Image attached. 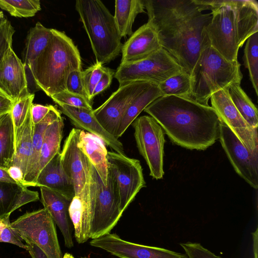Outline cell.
<instances>
[{
  "label": "cell",
  "instance_id": "cell-1",
  "mask_svg": "<svg viewBox=\"0 0 258 258\" xmlns=\"http://www.w3.org/2000/svg\"><path fill=\"white\" fill-rule=\"evenodd\" d=\"M147 23L163 48L190 76L202 50L210 46L205 29L212 19L200 0H143Z\"/></svg>",
  "mask_w": 258,
  "mask_h": 258
},
{
  "label": "cell",
  "instance_id": "cell-2",
  "mask_svg": "<svg viewBox=\"0 0 258 258\" xmlns=\"http://www.w3.org/2000/svg\"><path fill=\"white\" fill-rule=\"evenodd\" d=\"M154 118L176 145L205 150L219 138L220 118L209 105L186 97L163 96L144 110Z\"/></svg>",
  "mask_w": 258,
  "mask_h": 258
},
{
  "label": "cell",
  "instance_id": "cell-3",
  "mask_svg": "<svg viewBox=\"0 0 258 258\" xmlns=\"http://www.w3.org/2000/svg\"><path fill=\"white\" fill-rule=\"evenodd\" d=\"M211 11L205 29L209 45L229 61L237 60L246 40L258 32V3L255 0H200Z\"/></svg>",
  "mask_w": 258,
  "mask_h": 258
},
{
  "label": "cell",
  "instance_id": "cell-4",
  "mask_svg": "<svg viewBox=\"0 0 258 258\" xmlns=\"http://www.w3.org/2000/svg\"><path fill=\"white\" fill-rule=\"evenodd\" d=\"M47 46L28 68L34 84L48 96L66 91L69 74L82 70L79 49L64 32L52 29Z\"/></svg>",
  "mask_w": 258,
  "mask_h": 258
},
{
  "label": "cell",
  "instance_id": "cell-5",
  "mask_svg": "<svg viewBox=\"0 0 258 258\" xmlns=\"http://www.w3.org/2000/svg\"><path fill=\"white\" fill-rule=\"evenodd\" d=\"M238 60L229 61L211 46L204 48L191 75L190 93L186 98L204 105L215 92L241 83L243 75Z\"/></svg>",
  "mask_w": 258,
  "mask_h": 258
},
{
  "label": "cell",
  "instance_id": "cell-6",
  "mask_svg": "<svg viewBox=\"0 0 258 258\" xmlns=\"http://www.w3.org/2000/svg\"><path fill=\"white\" fill-rule=\"evenodd\" d=\"M75 8L88 36L96 63L103 65L114 60L122 46L114 16L100 0H77Z\"/></svg>",
  "mask_w": 258,
  "mask_h": 258
},
{
  "label": "cell",
  "instance_id": "cell-7",
  "mask_svg": "<svg viewBox=\"0 0 258 258\" xmlns=\"http://www.w3.org/2000/svg\"><path fill=\"white\" fill-rule=\"evenodd\" d=\"M90 183L93 202L90 238L93 239L110 233L123 213L120 210L116 179L109 169L105 185L90 162Z\"/></svg>",
  "mask_w": 258,
  "mask_h": 258
},
{
  "label": "cell",
  "instance_id": "cell-8",
  "mask_svg": "<svg viewBox=\"0 0 258 258\" xmlns=\"http://www.w3.org/2000/svg\"><path fill=\"white\" fill-rule=\"evenodd\" d=\"M183 71L176 59L162 48L141 60L120 63L114 77L118 81L119 87L135 81L159 84Z\"/></svg>",
  "mask_w": 258,
  "mask_h": 258
},
{
  "label": "cell",
  "instance_id": "cell-9",
  "mask_svg": "<svg viewBox=\"0 0 258 258\" xmlns=\"http://www.w3.org/2000/svg\"><path fill=\"white\" fill-rule=\"evenodd\" d=\"M11 225L26 243L36 245L48 258H62L55 223L44 208L25 213Z\"/></svg>",
  "mask_w": 258,
  "mask_h": 258
},
{
  "label": "cell",
  "instance_id": "cell-10",
  "mask_svg": "<svg viewBox=\"0 0 258 258\" xmlns=\"http://www.w3.org/2000/svg\"><path fill=\"white\" fill-rule=\"evenodd\" d=\"M140 154L150 170V175L160 179L164 175V133L156 120L150 115L137 117L132 123Z\"/></svg>",
  "mask_w": 258,
  "mask_h": 258
},
{
  "label": "cell",
  "instance_id": "cell-11",
  "mask_svg": "<svg viewBox=\"0 0 258 258\" xmlns=\"http://www.w3.org/2000/svg\"><path fill=\"white\" fill-rule=\"evenodd\" d=\"M108 169L117 183L120 210L122 213L133 202L137 194L146 186L143 169L139 160L115 152H108Z\"/></svg>",
  "mask_w": 258,
  "mask_h": 258
},
{
  "label": "cell",
  "instance_id": "cell-12",
  "mask_svg": "<svg viewBox=\"0 0 258 258\" xmlns=\"http://www.w3.org/2000/svg\"><path fill=\"white\" fill-rule=\"evenodd\" d=\"M219 139L236 172L252 187L257 189L258 151L248 150L221 120Z\"/></svg>",
  "mask_w": 258,
  "mask_h": 258
},
{
  "label": "cell",
  "instance_id": "cell-13",
  "mask_svg": "<svg viewBox=\"0 0 258 258\" xmlns=\"http://www.w3.org/2000/svg\"><path fill=\"white\" fill-rule=\"evenodd\" d=\"M152 83L135 81L119 87L104 103L93 110L96 119L109 134L115 138L120 121L127 106Z\"/></svg>",
  "mask_w": 258,
  "mask_h": 258
},
{
  "label": "cell",
  "instance_id": "cell-14",
  "mask_svg": "<svg viewBox=\"0 0 258 258\" xmlns=\"http://www.w3.org/2000/svg\"><path fill=\"white\" fill-rule=\"evenodd\" d=\"M228 88L219 90L211 95V107L220 119L248 150L258 151L257 128L250 126L239 113L230 98Z\"/></svg>",
  "mask_w": 258,
  "mask_h": 258
},
{
  "label": "cell",
  "instance_id": "cell-15",
  "mask_svg": "<svg viewBox=\"0 0 258 258\" xmlns=\"http://www.w3.org/2000/svg\"><path fill=\"white\" fill-rule=\"evenodd\" d=\"M90 244L120 258H188L186 254L124 240L115 233L92 239Z\"/></svg>",
  "mask_w": 258,
  "mask_h": 258
},
{
  "label": "cell",
  "instance_id": "cell-16",
  "mask_svg": "<svg viewBox=\"0 0 258 258\" xmlns=\"http://www.w3.org/2000/svg\"><path fill=\"white\" fill-rule=\"evenodd\" d=\"M80 131L76 128L71 131L60 152L62 167L73 181L75 195L84 188L90 171V162L78 146Z\"/></svg>",
  "mask_w": 258,
  "mask_h": 258
},
{
  "label": "cell",
  "instance_id": "cell-17",
  "mask_svg": "<svg viewBox=\"0 0 258 258\" xmlns=\"http://www.w3.org/2000/svg\"><path fill=\"white\" fill-rule=\"evenodd\" d=\"M25 69L13 48L0 65V89L14 102L30 94Z\"/></svg>",
  "mask_w": 258,
  "mask_h": 258
},
{
  "label": "cell",
  "instance_id": "cell-18",
  "mask_svg": "<svg viewBox=\"0 0 258 258\" xmlns=\"http://www.w3.org/2000/svg\"><path fill=\"white\" fill-rule=\"evenodd\" d=\"M90 171L84 188L71 201L69 216L75 230V237L78 243L87 241L91 237L93 215V202L90 189Z\"/></svg>",
  "mask_w": 258,
  "mask_h": 258
},
{
  "label": "cell",
  "instance_id": "cell-19",
  "mask_svg": "<svg viewBox=\"0 0 258 258\" xmlns=\"http://www.w3.org/2000/svg\"><path fill=\"white\" fill-rule=\"evenodd\" d=\"M161 48L155 29L147 23L134 32L122 45L120 64L141 60Z\"/></svg>",
  "mask_w": 258,
  "mask_h": 258
},
{
  "label": "cell",
  "instance_id": "cell-20",
  "mask_svg": "<svg viewBox=\"0 0 258 258\" xmlns=\"http://www.w3.org/2000/svg\"><path fill=\"white\" fill-rule=\"evenodd\" d=\"M59 107L60 111L68 116L76 127L96 136L115 152L124 154L123 144L102 127L95 116L93 109L66 105H59Z\"/></svg>",
  "mask_w": 258,
  "mask_h": 258
},
{
  "label": "cell",
  "instance_id": "cell-21",
  "mask_svg": "<svg viewBox=\"0 0 258 258\" xmlns=\"http://www.w3.org/2000/svg\"><path fill=\"white\" fill-rule=\"evenodd\" d=\"M41 202L59 228L64 239L65 246H74L72 230L70 223L69 207L72 200L61 194L44 187H39Z\"/></svg>",
  "mask_w": 258,
  "mask_h": 258
},
{
  "label": "cell",
  "instance_id": "cell-22",
  "mask_svg": "<svg viewBox=\"0 0 258 258\" xmlns=\"http://www.w3.org/2000/svg\"><path fill=\"white\" fill-rule=\"evenodd\" d=\"M35 186L49 188L72 200L75 196L74 186L62 167L60 152L56 154L40 171Z\"/></svg>",
  "mask_w": 258,
  "mask_h": 258
},
{
  "label": "cell",
  "instance_id": "cell-23",
  "mask_svg": "<svg viewBox=\"0 0 258 258\" xmlns=\"http://www.w3.org/2000/svg\"><path fill=\"white\" fill-rule=\"evenodd\" d=\"M38 200L37 191L20 183L0 181V221L10 218L21 207Z\"/></svg>",
  "mask_w": 258,
  "mask_h": 258
},
{
  "label": "cell",
  "instance_id": "cell-24",
  "mask_svg": "<svg viewBox=\"0 0 258 258\" xmlns=\"http://www.w3.org/2000/svg\"><path fill=\"white\" fill-rule=\"evenodd\" d=\"M78 146L93 165L103 183L107 181V150L104 143L88 132L81 130Z\"/></svg>",
  "mask_w": 258,
  "mask_h": 258
},
{
  "label": "cell",
  "instance_id": "cell-25",
  "mask_svg": "<svg viewBox=\"0 0 258 258\" xmlns=\"http://www.w3.org/2000/svg\"><path fill=\"white\" fill-rule=\"evenodd\" d=\"M61 117L60 111L55 106L52 105L46 116L40 122L34 125L32 152L22 185L26 187L34 186V174L45 132L50 124Z\"/></svg>",
  "mask_w": 258,
  "mask_h": 258
},
{
  "label": "cell",
  "instance_id": "cell-26",
  "mask_svg": "<svg viewBox=\"0 0 258 258\" xmlns=\"http://www.w3.org/2000/svg\"><path fill=\"white\" fill-rule=\"evenodd\" d=\"M63 125V119L61 117L50 124L45 132L34 174V186L40 171L56 154L60 152Z\"/></svg>",
  "mask_w": 258,
  "mask_h": 258
},
{
  "label": "cell",
  "instance_id": "cell-27",
  "mask_svg": "<svg viewBox=\"0 0 258 258\" xmlns=\"http://www.w3.org/2000/svg\"><path fill=\"white\" fill-rule=\"evenodd\" d=\"M163 96L158 84L152 83L130 103L120 121L115 138L118 139L141 112L156 99Z\"/></svg>",
  "mask_w": 258,
  "mask_h": 258
},
{
  "label": "cell",
  "instance_id": "cell-28",
  "mask_svg": "<svg viewBox=\"0 0 258 258\" xmlns=\"http://www.w3.org/2000/svg\"><path fill=\"white\" fill-rule=\"evenodd\" d=\"M52 34V29L38 22L29 31L23 51L24 64L28 69L47 46Z\"/></svg>",
  "mask_w": 258,
  "mask_h": 258
},
{
  "label": "cell",
  "instance_id": "cell-29",
  "mask_svg": "<svg viewBox=\"0 0 258 258\" xmlns=\"http://www.w3.org/2000/svg\"><path fill=\"white\" fill-rule=\"evenodd\" d=\"M33 130L30 112L23 124L15 134V153L12 164L21 170L24 177L31 155Z\"/></svg>",
  "mask_w": 258,
  "mask_h": 258
},
{
  "label": "cell",
  "instance_id": "cell-30",
  "mask_svg": "<svg viewBox=\"0 0 258 258\" xmlns=\"http://www.w3.org/2000/svg\"><path fill=\"white\" fill-rule=\"evenodd\" d=\"M145 12L143 0H116L114 18L122 37L133 34L132 26L137 15Z\"/></svg>",
  "mask_w": 258,
  "mask_h": 258
},
{
  "label": "cell",
  "instance_id": "cell-31",
  "mask_svg": "<svg viewBox=\"0 0 258 258\" xmlns=\"http://www.w3.org/2000/svg\"><path fill=\"white\" fill-rule=\"evenodd\" d=\"M15 153V134L11 112L0 115V167L12 165Z\"/></svg>",
  "mask_w": 258,
  "mask_h": 258
},
{
  "label": "cell",
  "instance_id": "cell-32",
  "mask_svg": "<svg viewBox=\"0 0 258 258\" xmlns=\"http://www.w3.org/2000/svg\"><path fill=\"white\" fill-rule=\"evenodd\" d=\"M229 94L235 107L243 119L252 127L257 128V110L240 86L234 83L228 88Z\"/></svg>",
  "mask_w": 258,
  "mask_h": 258
},
{
  "label": "cell",
  "instance_id": "cell-33",
  "mask_svg": "<svg viewBox=\"0 0 258 258\" xmlns=\"http://www.w3.org/2000/svg\"><path fill=\"white\" fill-rule=\"evenodd\" d=\"M191 76L183 71L174 75L158 84L163 96L187 97L191 89Z\"/></svg>",
  "mask_w": 258,
  "mask_h": 258
},
{
  "label": "cell",
  "instance_id": "cell-34",
  "mask_svg": "<svg viewBox=\"0 0 258 258\" xmlns=\"http://www.w3.org/2000/svg\"><path fill=\"white\" fill-rule=\"evenodd\" d=\"M244 66L248 71L249 79L255 94L258 93V32L247 40L243 56Z\"/></svg>",
  "mask_w": 258,
  "mask_h": 258
},
{
  "label": "cell",
  "instance_id": "cell-35",
  "mask_svg": "<svg viewBox=\"0 0 258 258\" xmlns=\"http://www.w3.org/2000/svg\"><path fill=\"white\" fill-rule=\"evenodd\" d=\"M0 8L19 18L33 17L41 10L39 0H0Z\"/></svg>",
  "mask_w": 258,
  "mask_h": 258
},
{
  "label": "cell",
  "instance_id": "cell-36",
  "mask_svg": "<svg viewBox=\"0 0 258 258\" xmlns=\"http://www.w3.org/2000/svg\"><path fill=\"white\" fill-rule=\"evenodd\" d=\"M34 98V94L30 93L14 103L11 113L15 134L19 131L30 113Z\"/></svg>",
  "mask_w": 258,
  "mask_h": 258
},
{
  "label": "cell",
  "instance_id": "cell-37",
  "mask_svg": "<svg viewBox=\"0 0 258 258\" xmlns=\"http://www.w3.org/2000/svg\"><path fill=\"white\" fill-rule=\"evenodd\" d=\"M15 32L10 22L0 12V65L12 48L13 36Z\"/></svg>",
  "mask_w": 258,
  "mask_h": 258
},
{
  "label": "cell",
  "instance_id": "cell-38",
  "mask_svg": "<svg viewBox=\"0 0 258 258\" xmlns=\"http://www.w3.org/2000/svg\"><path fill=\"white\" fill-rule=\"evenodd\" d=\"M105 67L103 65L95 63L84 71H82V77L84 87L89 100L92 103L93 93L94 88L100 80Z\"/></svg>",
  "mask_w": 258,
  "mask_h": 258
},
{
  "label": "cell",
  "instance_id": "cell-39",
  "mask_svg": "<svg viewBox=\"0 0 258 258\" xmlns=\"http://www.w3.org/2000/svg\"><path fill=\"white\" fill-rule=\"evenodd\" d=\"M59 105H66L76 107L93 109L92 103L84 97L64 91L50 97Z\"/></svg>",
  "mask_w": 258,
  "mask_h": 258
},
{
  "label": "cell",
  "instance_id": "cell-40",
  "mask_svg": "<svg viewBox=\"0 0 258 258\" xmlns=\"http://www.w3.org/2000/svg\"><path fill=\"white\" fill-rule=\"evenodd\" d=\"M3 224L0 229V242L9 243L27 249V246L17 232L12 227L10 218L1 220Z\"/></svg>",
  "mask_w": 258,
  "mask_h": 258
},
{
  "label": "cell",
  "instance_id": "cell-41",
  "mask_svg": "<svg viewBox=\"0 0 258 258\" xmlns=\"http://www.w3.org/2000/svg\"><path fill=\"white\" fill-rule=\"evenodd\" d=\"M66 88L68 92L82 96L90 102L85 91L82 70H75L69 74L67 79Z\"/></svg>",
  "mask_w": 258,
  "mask_h": 258
},
{
  "label": "cell",
  "instance_id": "cell-42",
  "mask_svg": "<svg viewBox=\"0 0 258 258\" xmlns=\"http://www.w3.org/2000/svg\"><path fill=\"white\" fill-rule=\"evenodd\" d=\"M188 258H222L216 255L198 242L180 243Z\"/></svg>",
  "mask_w": 258,
  "mask_h": 258
},
{
  "label": "cell",
  "instance_id": "cell-43",
  "mask_svg": "<svg viewBox=\"0 0 258 258\" xmlns=\"http://www.w3.org/2000/svg\"><path fill=\"white\" fill-rule=\"evenodd\" d=\"M115 72L109 69L105 68L100 80L95 86L93 93V98L102 93L107 89L111 85Z\"/></svg>",
  "mask_w": 258,
  "mask_h": 258
},
{
  "label": "cell",
  "instance_id": "cell-44",
  "mask_svg": "<svg viewBox=\"0 0 258 258\" xmlns=\"http://www.w3.org/2000/svg\"><path fill=\"white\" fill-rule=\"evenodd\" d=\"M52 105H43L32 104L31 107V117L33 125L40 122L47 114Z\"/></svg>",
  "mask_w": 258,
  "mask_h": 258
},
{
  "label": "cell",
  "instance_id": "cell-45",
  "mask_svg": "<svg viewBox=\"0 0 258 258\" xmlns=\"http://www.w3.org/2000/svg\"><path fill=\"white\" fill-rule=\"evenodd\" d=\"M14 101L0 89V115L11 111Z\"/></svg>",
  "mask_w": 258,
  "mask_h": 258
},
{
  "label": "cell",
  "instance_id": "cell-46",
  "mask_svg": "<svg viewBox=\"0 0 258 258\" xmlns=\"http://www.w3.org/2000/svg\"><path fill=\"white\" fill-rule=\"evenodd\" d=\"M27 246V250L32 258H48L45 254L36 245L26 243Z\"/></svg>",
  "mask_w": 258,
  "mask_h": 258
},
{
  "label": "cell",
  "instance_id": "cell-47",
  "mask_svg": "<svg viewBox=\"0 0 258 258\" xmlns=\"http://www.w3.org/2000/svg\"><path fill=\"white\" fill-rule=\"evenodd\" d=\"M7 171L13 179L22 184L24 176L22 171L19 167L12 165L8 169Z\"/></svg>",
  "mask_w": 258,
  "mask_h": 258
},
{
  "label": "cell",
  "instance_id": "cell-48",
  "mask_svg": "<svg viewBox=\"0 0 258 258\" xmlns=\"http://www.w3.org/2000/svg\"><path fill=\"white\" fill-rule=\"evenodd\" d=\"M0 181L19 183L13 179L9 175L7 170L0 167Z\"/></svg>",
  "mask_w": 258,
  "mask_h": 258
},
{
  "label": "cell",
  "instance_id": "cell-49",
  "mask_svg": "<svg viewBox=\"0 0 258 258\" xmlns=\"http://www.w3.org/2000/svg\"><path fill=\"white\" fill-rule=\"evenodd\" d=\"M62 258H75L73 255L69 253V252H66L64 254Z\"/></svg>",
  "mask_w": 258,
  "mask_h": 258
},
{
  "label": "cell",
  "instance_id": "cell-50",
  "mask_svg": "<svg viewBox=\"0 0 258 258\" xmlns=\"http://www.w3.org/2000/svg\"><path fill=\"white\" fill-rule=\"evenodd\" d=\"M80 258H88V257H81Z\"/></svg>",
  "mask_w": 258,
  "mask_h": 258
}]
</instances>
